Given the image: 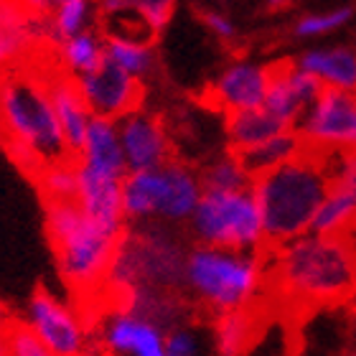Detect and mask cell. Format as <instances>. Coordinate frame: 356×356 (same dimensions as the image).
<instances>
[{"instance_id":"e0dca14e","label":"cell","mask_w":356,"mask_h":356,"mask_svg":"<svg viewBox=\"0 0 356 356\" xmlns=\"http://www.w3.org/2000/svg\"><path fill=\"white\" fill-rule=\"evenodd\" d=\"M44 76H46V87H49V97H51L54 112H56L61 133H64V140H67L72 156H76L79 148H82L87 127L95 115L89 112L82 92L76 87V79L72 74H67L56 64V56H49L44 61Z\"/></svg>"},{"instance_id":"603a6c76","label":"cell","mask_w":356,"mask_h":356,"mask_svg":"<svg viewBox=\"0 0 356 356\" xmlns=\"http://www.w3.org/2000/svg\"><path fill=\"white\" fill-rule=\"evenodd\" d=\"M288 130L285 122L270 115L265 107L257 110H242L227 115V138H229L232 153H245V150L270 140L273 135Z\"/></svg>"},{"instance_id":"8d00e7d4","label":"cell","mask_w":356,"mask_h":356,"mask_svg":"<svg viewBox=\"0 0 356 356\" xmlns=\"http://www.w3.org/2000/svg\"><path fill=\"white\" fill-rule=\"evenodd\" d=\"M201 21H204V26H207L216 38H222V41H232L234 33H237L234 23L224 13H219V10H204V13H201Z\"/></svg>"},{"instance_id":"9c48e42d","label":"cell","mask_w":356,"mask_h":356,"mask_svg":"<svg viewBox=\"0 0 356 356\" xmlns=\"http://www.w3.org/2000/svg\"><path fill=\"white\" fill-rule=\"evenodd\" d=\"M26 326L56 356H107L95 326L69 300L38 288L29 300Z\"/></svg>"},{"instance_id":"7c38bea8","label":"cell","mask_w":356,"mask_h":356,"mask_svg":"<svg viewBox=\"0 0 356 356\" xmlns=\"http://www.w3.org/2000/svg\"><path fill=\"white\" fill-rule=\"evenodd\" d=\"M74 79L95 118L120 120L130 112L140 110L143 99H145L143 79L115 67L107 56L92 72L74 76Z\"/></svg>"},{"instance_id":"f546056e","label":"cell","mask_w":356,"mask_h":356,"mask_svg":"<svg viewBox=\"0 0 356 356\" xmlns=\"http://www.w3.org/2000/svg\"><path fill=\"white\" fill-rule=\"evenodd\" d=\"M296 323L298 321L285 316V313H273L265 321L254 343L242 356H290L293 341H296Z\"/></svg>"},{"instance_id":"ac0fdd59","label":"cell","mask_w":356,"mask_h":356,"mask_svg":"<svg viewBox=\"0 0 356 356\" xmlns=\"http://www.w3.org/2000/svg\"><path fill=\"white\" fill-rule=\"evenodd\" d=\"M76 204L84 214L99 227L122 234L125 211H122V178L89 171L76 163Z\"/></svg>"},{"instance_id":"44dd1931","label":"cell","mask_w":356,"mask_h":356,"mask_svg":"<svg viewBox=\"0 0 356 356\" xmlns=\"http://www.w3.org/2000/svg\"><path fill=\"white\" fill-rule=\"evenodd\" d=\"M74 161L89 171L104 173L112 178H125L127 163L122 156V145H120L118 120L92 118L82 148L74 156Z\"/></svg>"},{"instance_id":"7a4b0ae2","label":"cell","mask_w":356,"mask_h":356,"mask_svg":"<svg viewBox=\"0 0 356 356\" xmlns=\"http://www.w3.org/2000/svg\"><path fill=\"white\" fill-rule=\"evenodd\" d=\"M49 56L31 67L6 72L0 92V145L31 178L44 165L74 158L46 87L44 61Z\"/></svg>"},{"instance_id":"5bb4252c","label":"cell","mask_w":356,"mask_h":356,"mask_svg":"<svg viewBox=\"0 0 356 356\" xmlns=\"http://www.w3.org/2000/svg\"><path fill=\"white\" fill-rule=\"evenodd\" d=\"M107 29L102 33L156 41L171 23L178 0H95Z\"/></svg>"},{"instance_id":"60d3db41","label":"cell","mask_w":356,"mask_h":356,"mask_svg":"<svg viewBox=\"0 0 356 356\" xmlns=\"http://www.w3.org/2000/svg\"><path fill=\"white\" fill-rule=\"evenodd\" d=\"M3 82H6V72L0 69V92H3Z\"/></svg>"},{"instance_id":"5b68a950","label":"cell","mask_w":356,"mask_h":356,"mask_svg":"<svg viewBox=\"0 0 356 356\" xmlns=\"http://www.w3.org/2000/svg\"><path fill=\"white\" fill-rule=\"evenodd\" d=\"M186 247L176 232L158 222H135L122 232L104 285L102 313L107 298L133 288L181 290L186 267Z\"/></svg>"},{"instance_id":"4316f807","label":"cell","mask_w":356,"mask_h":356,"mask_svg":"<svg viewBox=\"0 0 356 356\" xmlns=\"http://www.w3.org/2000/svg\"><path fill=\"white\" fill-rule=\"evenodd\" d=\"M104 56L120 67L127 74L145 79L153 74L156 69V51H153V41H143V38L118 36V33H104Z\"/></svg>"},{"instance_id":"e575fe53","label":"cell","mask_w":356,"mask_h":356,"mask_svg":"<svg viewBox=\"0 0 356 356\" xmlns=\"http://www.w3.org/2000/svg\"><path fill=\"white\" fill-rule=\"evenodd\" d=\"M6 343H8V354L10 356H56L29 326H26V321L8 318Z\"/></svg>"},{"instance_id":"ba28073f","label":"cell","mask_w":356,"mask_h":356,"mask_svg":"<svg viewBox=\"0 0 356 356\" xmlns=\"http://www.w3.org/2000/svg\"><path fill=\"white\" fill-rule=\"evenodd\" d=\"M191 229L201 245L257 252L265 247L262 216L252 186L239 191H204L191 214Z\"/></svg>"},{"instance_id":"83f0119b","label":"cell","mask_w":356,"mask_h":356,"mask_svg":"<svg viewBox=\"0 0 356 356\" xmlns=\"http://www.w3.org/2000/svg\"><path fill=\"white\" fill-rule=\"evenodd\" d=\"M270 115L285 122L288 127H296V122L300 120V115L305 112V107L298 99L296 89L290 87L288 79V61H277L270 64V84H267V95L262 102Z\"/></svg>"},{"instance_id":"2e32d148","label":"cell","mask_w":356,"mask_h":356,"mask_svg":"<svg viewBox=\"0 0 356 356\" xmlns=\"http://www.w3.org/2000/svg\"><path fill=\"white\" fill-rule=\"evenodd\" d=\"M92 326L107 356H165V334L135 313L107 311Z\"/></svg>"},{"instance_id":"8992f818","label":"cell","mask_w":356,"mask_h":356,"mask_svg":"<svg viewBox=\"0 0 356 356\" xmlns=\"http://www.w3.org/2000/svg\"><path fill=\"white\" fill-rule=\"evenodd\" d=\"M184 285L211 316L260 303L265 298V247L239 252L199 245L186 254Z\"/></svg>"},{"instance_id":"74e56055","label":"cell","mask_w":356,"mask_h":356,"mask_svg":"<svg viewBox=\"0 0 356 356\" xmlns=\"http://www.w3.org/2000/svg\"><path fill=\"white\" fill-rule=\"evenodd\" d=\"M23 6L29 8L31 13L36 15H51L54 10L59 6H64V3H69V0H21Z\"/></svg>"},{"instance_id":"30bf717a","label":"cell","mask_w":356,"mask_h":356,"mask_svg":"<svg viewBox=\"0 0 356 356\" xmlns=\"http://www.w3.org/2000/svg\"><path fill=\"white\" fill-rule=\"evenodd\" d=\"M293 130L313 153L356 150V92L326 87Z\"/></svg>"},{"instance_id":"277c9868","label":"cell","mask_w":356,"mask_h":356,"mask_svg":"<svg viewBox=\"0 0 356 356\" xmlns=\"http://www.w3.org/2000/svg\"><path fill=\"white\" fill-rule=\"evenodd\" d=\"M328 191L323 153L303 148L293 161L252 178V193L262 216L265 245L277 247L308 234Z\"/></svg>"},{"instance_id":"836d02e7","label":"cell","mask_w":356,"mask_h":356,"mask_svg":"<svg viewBox=\"0 0 356 356\" xmlns=\"http://www.w3.org/2000/svg\"><path fill=\"white\" fill-rule=\"evenodd\" d=\"M351 18H354V8L351 6H339L334 10H323V13H308L296 23L293 33L298 38H318L343 29Z\"/></svg>"},{"instance_id":"3957f363","label":"cell","mask_w":356,"mask_h":356,"mask_svg":"<svg viewBox=\"0 0 356 356\" xmlns=\"http://www.w3.org/2000/svg\"><path fill=\"white\" fill-rule=\"evenodd\" d=\"M46 234L72 303L92 323L102 316V298L122 234L92 222L76 201H46Z\"/></svg>"},{"instance_id":"7402d4cb","label":"cell","mask_w":356,"mask_h":356,"mask_svg":"<svg viewBox=\"0 0 356 356\" xmlns=\"http://www.w3.org/2000/svg\"><path fill=\"white\" fill-rule=\"evenodd\" d=\"M296 64L311 72L323 87L356 92V51L351 46L308 49L298 56Z\"/></svg>"},{"instance_id":"1f68e13d","label":"cell","mask_w":356,"mask_h":356,"mask_svg":"<svg viewBox=\"0 0 356 356\" xmlns=\"http://www.w3.org/2000/svg\"><path fill=\"white\" fill-rule=\"evenodd\" d=\"M38 191L46 201H74L76 199V161L67 158L59 163H49L33 176Z\"/></svg>"},{"instance_id":"d4e9b609","label":"cell","mask_w":356,"mask_h":356,"mask_svg":"<svg viewBox=\"0 0 356 356\" xmlns=\"http://www.w3.org/2000/svg\"><path fill=\"white\" fill-rule=\"evenodd\" d=\"M356 229V188L328 186L326 199L311 224L313 234H346Z\"/></svg>"},{"instance_id":"8fae6325","label":"cell","mask_w":356,"mask_h":356,"mask_svg":"<svg viewBox=\"0 0 356 356\" xmlns=\"http://www.w3.org/2000/svg\"><path fill=\"white\" fill-rule=\"evenodd\" d=\"M49 15L31 13L21 0H0V69L13 72L54 51Z\"/></svg>"},{"instance_id":"d6a6232c","label":"cell","mask_w":356,"mask_h":356,"mask_svg":"<svg viewBox=\"0 0 356 356\" xmlns=\"http://www.w3.org/2000/svg\"><path fill=\"white\" fill-rule=\"evenodd\" d=\"M199 178L204 191H239L252 186V176L245 171V165L239 163V158L232 150L227 156L216 158Z\"/></svg>"},{"instance_id":"9a60e30c","label":"cell","mask_w":356,"mask_h":356,"mask_svg":"<svg viewBox=\"0 0 356 356\" xmlns=\"http://www.w3.org/2000/svg\"><path fill=\"white\" fill-rule=\"evenodd\" d=\"M267 84H270V67L257 61H234L216 76L207 89V99L214 110L229 115V112L257 110L265 102Z\"/></svg>"},{"instance_id":"d6986e66","label":"cell","mask_w":356,"mask_h":356,"mask_svg":"<svg viewBox=\"0 0 356 356\" xmlns=\"http://www.w3.org/2000/svg\"><path fill=\"white\" fill-rule=\"evenodd\" d=\"M277 313L267 296L260 303L237 308V311H224L211 316V336H214L216 356H242L254 343L257 334L262 331L265 321Z\"/></svg>"},{"instance_id":"ab89813d","label":"cell","mask_w":356,"mask_h":356,"mask_svg":"<svg viewBox=\"0 0 356 356\" xmlns=\"http://www.w3.org/2000/svg\"><path fill=\"white\" fill-rule=\"evenodd\" d=\"M290 3H296V0H267V6H270V8H275V10H277V8H285V6H290Z\"/></svg>"},{"instance_id":"4dcf8cb0","label":"cell","mask_w":356,"mask_h":356,"mask_svg":"<svg viewBox=\"0 0 356 356\" xmlns=\"http://www.w3.org/2000/svg\"><path fill=\"white\" fill-rule=\"evenodd\" d=\"M95 15H97L95 0H69V3L59 6L51 15H49L54 46H59L64 38L76 36V33L92 29Z\"/></svg>"},{"instance_id":"b9f144b4","label":"cell","mask_w":356,"mask_h":356,"mask_svg":"<svg viewBox=\"0 0 356 356\" xmlns=\"http://www.w3.org/2000/svg\"><path fill=\"white\" fill-rule=\"evenodd\" d=\"M346 356H356V351H346Z\"/></svg>"},{"instance_id":"f1b7e54d","label":"cell","mask_w":356,"mask_h":356,"mask_svg":"<svg viewBox=\"0 0 356 356\" xmlns=\"http://www.w3.org/2000/svg\"><path fill=\"white\" fill-rule=\"evenodd\" d=\"M165 356H216L214 336H211V321L191 318L188 323L171 328L163 336Z\"/></svg>"},{"instance_id":"4fadbf2b","label":"cell","mask_w":356,"mask_h":356,"mask_svg":"<svg viewBox=\"0 0 356 356\" xmlns=\"http://www.w3.org/2000/svg\"><path fill=\"white\" fill-rule=\"evenodd\" d=\"M118 133L127 171H148L171 161V138L163 120L143 107L118 120Z\"/></svg>"},{"instance_id":"ffe728a7","label":"cell","mask_w":356,"mask_h":356,"mask_svg":"<svg viewBox=\"0 0 356 356\" xmlns=\"http://www.w3.org/2000/svg\"><path fill=\"white\" fill-rule=\"evenodd\" d=\"M349 321L341 308H323L296 323L290 356H346Z\"/></svg>"},{"instance_id":"52a82bcc","label":"cell","mask_w":356,"mask_h":356,"mask_svg":"<svg viewBox=\"0 0 356 356\" xmlns=\"http://www.w3.org/2000/svg\"><path fill=\"white\" fill-rule=\"evenodd\" d=\"M201 193V178L176 161L148 171H127L122 178L125 222H186L191 219Z\"/></svg>"},{"instance_id":"484cf974","label":"cell","mask_w":356,"mask_h":356,"mask_svg":"<svg viewBox=\"0 0 356 356\" xmlns=\"http://www.w3.org/2000/svg\"><path fill=\"white\" fill-rule=\"evenodd\" d=\"M56 64H59L67 74L79 76L87 74L104 59V33L102 31L87 29L76 36L64 38L56 49H54Z\"/></svg>"},{"instance_id":"cb8c5ba5","label":"cell","mask_w":356,"mask_h":356,"mask_svg":"<svg viewBox=\"0 0 356 356\" xmlns=\"http://www.w3.org/2000/svg\"><path fill=\"white\" fill-rule=\"evenodd\" d=\"M303 150V140L298 138V133L293 127L282 130V133L273 135L270 140L254 145V148L245 150V153H234L239 158V163L245 165V171L252 178L262 176V173L273 171L277 165L288 163Z\"/></svg>"},{"instance_id":"6da1fadb","label":"cell","mask_w":356,"mask_h":356,"mask_svg":"<svg viewBox=\"0 0 356 356\" xmlns=\"http://www.w3.org/2000/svg\"><path fill=\"white\" fill-rule=\"evenodd\" d=\"M265 296L275 311L305 318L341 308L356 298V229L346 234H300L265 245Z\"/></svg>"},{"instance_id":"d590c367","label":"cell","mask_w":356,"mask_h":356,"mask_svg":"<svg viewBox=\"0 0 356 356\" xmlns=\"http://www.w3.org/2000/svg\"><path fill=\"white\" fill-rule=\"evenodd\" d=\"M288 79H290V87L296 89L298 99H300V104H303L305 110H308V107L318 99L321 92L326 89L311 72H305V69L298 67L296 61H288Z\"/></svg>"},{"instance_id":"f35d334b","label":"cell","mask_w":356,"mask_h":356,"mask_svg":"<svg viewBox=\"0 0 356 356\" xmlns=\"http://www.w3.org/2000/svg\"><path fill=\"white\" fill-rule=\"evenodd\" d=\"M6 323H8V316L3 311V305H0V356H10L8 354V343H6Z\"/></svg>"}]
</instances>
